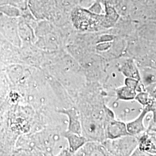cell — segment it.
<instances>
[{
  "mask_svg": "<svg viewBox=\"0 0 156 156\" xmlns=\"http://www.w3.org/2000/svg\"><path fill=\"white\" fill-rule=\"evenodd\" d=\"M71 19L74 26L79 30H95L102 27L103 15L95 14L87 8L76 6L71 11Z\"/></svg>",
  "mask_w": 156,
  "mask_h": 156,
  "instance_id": "obj_1",
  "label": "cell"
},
{
  "mask_svg": "<svg viewBox=\"0 0 156 156\" xmlns=\"http://www.w3.org/2000/svg\"><path fill=\"white\" fill-rule=\"evenodd\" d=\"M105 112L106 119L103 125L106 139L113 140L131 136L127 131L125 123L115 120L113 112L106 106H105Z\"/></svg>",
  "mask_w": 156,
  "mask_h": 156,
  "instance_id": "obj_2",
  "label": "cell"
},
{
  "mask_svg": "<svg viewBox=\"0 0 156 156\" xmlns=\"http://www.w3.org/2000/svg\"><path fill=\"white\" fill-rule=\"evenodd\" d=\"M152 108H153V103L145 106V108H144L138 117L133 121L126 124L127 131L131 136H134L145 132L146 128L144 124V119L146 115L149 112H154Z\"/></svg>",
  "mask_w": 156,
  "mask_h": 156,
  "instance_id": "obj_3",
  "label": "cell"
},
{
  "mask_svg": "<svg viewBox=\"0 0 156 156\" xmlns=\"http://www.w3.org/2000/svg\"><path fill=\"white\" fill-rule=\"evenodd\" d=\"M82 128L87 136L94 140H102L105 138L104 125L102 126L98 122L85 120L82 123Z\"/></svg>",
  "mask_w": 156,
  "mask_h": 156,
  "instance_id": "obj_4",
  "label": "cell"
},
{
  "mask_svg": "<svg viewBox=\"0 0 156 156\" xmlns=\"http://www.w3.org/2000/svg\"><path fill=\"white\" fill-rule=\"evenodd\" d=\"M59 112L66 115L68 117L69 125L68 131L75 134H82V123L80 120L79 112L75 108H72L69 109H65Z\"/></svg>",
  "mask_w": 156,
  "mask_h": 156,
  "instance_id": "obj_5",
  "label": "cell"
},
{
  "mask_svg": "<svg viewBox=\"0 0 156 156\" xmlns=\"http://www.w3.org/2000/svg\"><path fill=\"white\" fill-rule=\"evenodd\" d=\"M63 136L68 140L69 151L72 153H76L88 142L87 139L81 134H75L68 131L63 134Z\"/></svg>",
  "mask_w": 156,
  "mask_h": 156,
  "instance_id": "obj_6",
  "label": "cell"
},
{
  "mask_svg": "<svg viewBox=\"0 0 156 156\" xmlns=\"http://www.w3.org/2000/svg\"><path fill=\"white\" fill-rule=\"evenodd\" d=\"M121 70L127 78H134L140 80V78L138 69L132 60H129L126 62L121 68Z\"/></svg>",
  "mask_w": 156,
  "mask_h": 156,
  "instance_id": "obj_7",
  "label": "cell"
},
{
  "mask_svg": "<svg viewBox=\"0 0 156 156\" xmlns=\"http://www.w3.org/2000/svg\"><path fill=\"white\" fill-rule=\"evenodd\" d=\"M117 100H131L135 99L136 95V90L132 89L127 86L118 88L116 90Z\"/></svg>",
  "mask_w": 156,
  "mask_h": 156,
  "instance_id": "obj_8",
  "label": "cell"
},
{
  "mask_svg": "<svg viewBox=\"0 0 156 156\" xmlns=\"http://www.w3.org/2000/svg\"><path fill=\"white\" fill-rule=\"evenodd\" d=\"M0 5L13 6L17 8H23L24 0H0Z\"/></svg>",
  "mask_w": 156,
  "mask_h": 156,
  "instance_id": "obj_9",
  "label": "cell"
},
{
  "mask_svg": "<svg viewBox=\"0 0 156 156\" xmlns=\"http://www.w3.org/2000/svg\"><path fill=\"white\" fill-rule=\"evenodd\" d=\"M135 99L138 101L142 105L146 106L151 104V100L149 98V94L146 93H140L136 95Z\"/></svg>",
  "mask_w": 156,
  "mask_h": 156,
  "instance_id": "obj_10",
  "label": "cell"
},
{
  "mask_svg": "<svg viewBox=\"0 0 156 156\" xmlns=\"http://www.w3.org/2000/svg\"><path fill=\"white\" fill-rule=\"evenodd\" d=\"M101 2L106 5L110 6L111 7L114 8L116 9L123 2L124 0H100Z\"/></svg>",
  "mask_w": 156,
  "mask_h": 156,
  "instance_id": "obj_11",
  "label": "cell"
},
{
  "mask_svg": "<svg viewBox=\"0 0 156 156\" xmlns=\"http://www.w3.org/2000/svg\"><path fill=\"white\" fill-rule=\"evenodd\" d=\"M139 81L140 80L134 78H127L125 80V84L126 86H127L132 89L136 90L138 85Z\"/></svg>",
  "mask_w": 156,
  "mask_h": 156,
  "instance_id": "obj_12",
  "label": "cell"
},
{
  "mask_svg": "<svg viewBox=\"0 0 156 156\" xmlns=\"http://www.w3.org/2000/svg\"><path fill=\"white\" fill-rule=\"evenodd\" d=\"M96 0H79V4H80V6L87 8L91 5Z\"/></svg>",
  "mask_w": 156,
  "mask_h": 156,
  "instance_id": "obj_13",
  "label": "cell"
}]
</instances>
